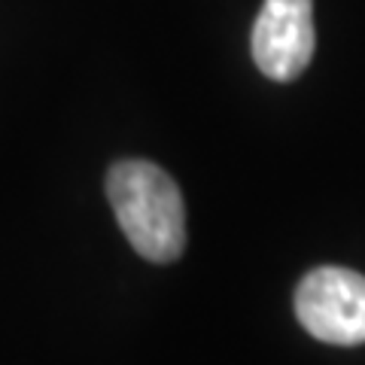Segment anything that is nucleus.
I'll use <instances>...</instances> for the list:
<instances>
[{"instance_id": "f257e3e1", "label": "nucleus", "mask_w": 365, "mask_h": 365, "mask_svg": "<svg viewBox=\"0 0 365 365\" xmlns=\"http://www.w3.org/2000/svg\"><path fill=\"white\" fill-rule=\"evenodd\" d=\"M107 198L128 244L150 262H177L186 250V204L174 177L143 158L116 162Z\"/></svg>"}, {"instance_id": "f03ea898", "label": "nucleus", "mask_w": 365, "mask_h": 365, "mask_svg": "<svg viewBox=\"0 0 365 365\" xmlns=\"http://www.w3.org/2000/svg\"><path fill=\"white\" fill-rule=\"evenodd\" d=\"M295 317L323 344H365V277L335 265L314 268L295 289Z\"/></svg>"}, {"instance_id": "7ed1b4c3", "label": "nucleus", "mask_w": 365, "mask_h": 365, "mask_svg": "<svg viewBox=\"0 0 365 365\" xmlns=\"http://www.w3.org/2000/svg\"><path fill=\"white\" fill-rule=\"evenodd\" d=\"M253 61L274 83H289L317 49L314 0H265L253 25Z\"/></svg>"}]
</instances>
